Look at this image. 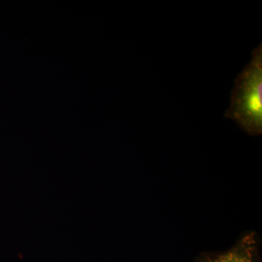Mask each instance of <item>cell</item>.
I'll list each match as a JSON object with an SVG mask.
<instances>
[{
	"label": "cell",
	"mask_w": 262,
	"mask_h": 262,
	"mask_svg": "<svg viewBox=\"0 0 262 262\" xmlns=\"http://www.w3.org/2000/svg\"><path fill=\"white\" fill-rule=\"evenodd\" d=\"M251 60L234 80L230 106L225 117L237 122L248 135L262 134V43L253 50Z\"/></svg>",
	"instance_id": "obj_1"
},
{
	"label": "cell",
	"mask_w": 262,
	"mask_h": 262,
	"mask_svg": "<svg viewBox=\"0 0 262 262\" xmlns=\"http://www.w3.org/2000/svg\"><path fill=\"white\" fill-rule=\"evenodd\" d=\"M193 262H262L261 239L255 231H246L224 251H204Z\"/></svg>",
	"instance_id": "obj_2"
}]
</instances>
